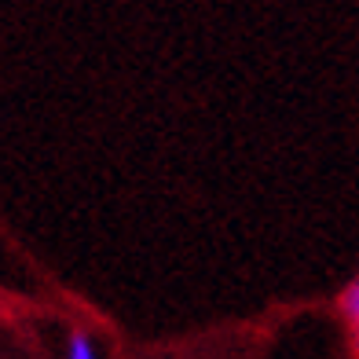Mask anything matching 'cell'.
I'll list each match as a JSON object with an SVG mask.
<instances>
[{
	"instance_id": "1",
	"label": "cell",
	"mask_w": 359,
	"mask_h": 359,
	"mask_svg": "<svg viewBox=\"0 0 359 359\" xmlns=\"http://www.w3.org/2000/svg\"><path fill=\"white\" fill-rule=\"evenodd\" d=\"M67 359H103V352H100V345H95L92 334L70 330V337H67Z\"/></svg>"
},
{
	"instance_id": "2",
	"label": "cell",
	"mask_w": 359,
	"mask_h": 359,
	"mask_svg": "<svg viewBox=\"0 0 359 359\" xmlns=\"http://www.w3.org/2000/svg\"><path fill=\"white\" fill-rule=\"evenodd\" d=\"M337 308H341V316L348 319L352 330H359V275H355V283H348V286H345V293H341Z\"/></svg>"
}]
</instances>
